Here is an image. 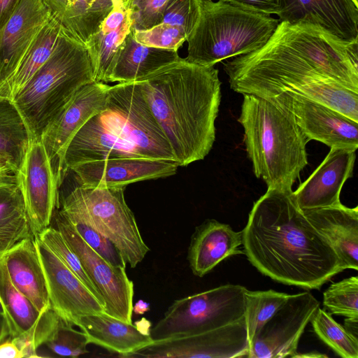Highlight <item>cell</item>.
<instances>
[{"instance_id":"f6af8a7d","label":"cell","mask_w":358,"mask_h":358,"mask_svg":"<svg viewBox=\"0 0 358 358\" xmlns=\"http://www.w3.org/2000/svg\"><path fill=\"white\" fill-rule=\"evenodd\" d=\"M20 0H0V30L11 17Z\"/></svg>"},{"instance_id":"d4e9b609","label":"cell","mask_w":358,"mask_h":358,"mask_svg":"<svg viewBox=\"0 0 358 358\" xmlns=\"http://www.w3.org/2000/svg\"><path fill=\"white\" fill-rule=\"evenodd\" d=\"M331 245L345 269L358 270V207L336 206L302 210Z\"/></svg>"},{"instance_id":"f1b7e54d","label":"cell","mask_w":358,"mask_h":358,"mask_svg":"<svg viewBox=\"0 0 358 358\" xmlns=\"http://www.w3.org/2000/svg\"><path fill=\"white\" fill-rule=\"evenodd\" d=\"M62 27L52 16L34 38L14 71L0 82V96L11 100L48 60L52 52Z\"/></svg>"},{"instance_id":"ab89813d","label":"cell","mask_w":358,"mask_h":358,"mask_svg":"<svg viewBox=\"0 0 358 358\" xmlns=\"http://www.w3.org/2000/svg\"><path fill=\"white\" fill-rule=\"evenodd\" d=\"M135 39L150 47L178 50L187 41V36L179 27L161 22L151 28L135 31Z\"/></svg>"},{"instance_id":"484cf974","label":"cell","mask_w":358,"mask_h":358,"mask_svg":"<svg viewBox=\"0 0 358 358\" xmlns=\"http://www.w3.org/2000/svg\"><path fill=\"white\" fill-rule=\"evenodd\" d=\"M3 260L13 285L41 313L50 309L46 280L34 236L17 241L6 251Z\"/></svg>"},{"instance_id":"4fadbf2b","label":"cell","mask_w":358,"mask_h":358,"mask_svg":"<svg viewBox=\"0 0 358 358\" xmlns=\"http://www.w3.org/2000/svg\"><path fill=\"white\" fill-rule=\"evenodd\" d=\"M266 99L287 111L309 141H317L330 148H358V122L340 112L290 92Z\"/></svg>"},{"instance_id":"603a6c76","label":"cell","mask_w":358,"mask_h":358,"mask_svg":"<svg viewBox=\"0 0 358 358\" xmlns=\"http://www.w3.org/2000/svg\"><path fill=\"white\" fill-rule=\"evenodd\" d=\"M123 157L143 156L108 125L101 113L92 117L69 142L64 156V171L66 173L87 162Z\"/></svg>"},{"instance_id":"5b68a950","label":"cell","mask_w":358,"mask_h":358,"mask_svg":"<svg viewBox=\"0 0 358 358\" xmlns=\"http://www.w3.org/2000/svg\"><path fill=\"white\" fill-rule=\"evenodd\" d=\"M93 81V68L85 46L62 30L48 60L13 99L31 141H40L44 130L76 92Z\"/></svg>"},{"instance_id":"cb8c5ba5","label":"cell","mask_w":358,"mask_h":358,"mask_svg":"<svg viewBox=\"0 0 358 358\" xmlns=\"http://www.w3.org/2000/svg\"><path fill=\"white\" fill-rule=\"evenodd\" d=\"M242 231L214 219L205 220L195 228L188 248L187 259L193 274L203 277L224 259L244 254Z\"/></svg>"},{"instance_id":"8d00e7d4","label":"cell","mask_w":358,"mask_h":358,"mask_svg":"<svg viewBox=\"0 0 358 358\" xmlns=\"http://www.w3.org/2000/svg\"><path fill=\"white\" fill-rule=\"evenodd\" d=\"M323 305L331 315L358 322V277L332 283L323 293Z\"/></svg>"},{"instance_id":"44dd1931","label":"cell","mask_w":358,"mask_h":358,"mask_svg":"<svg viewBox=\"0 0 358 358\" xmlns=\"http://www.w3.org/2000/svg\"><path fill=\"white\" fill-rule=\"evenodd\" d=\"M52 15L43 0H20L0 30V82L15 69Z\"/></svg>"},{"instance_id":"60d3db41","label":"cell","mask_w":358,"mask_h":358,"mask_svg":"<svg viewBox=\"0 0 358 358\" xmlns=\"http://www.w3.org/2000/svg\"><path fill=\"white\" fill-rule=\"evenodd\" d=\"M201 2V0H171L164 11L162 22L179 27L188 38L199 18Z\"/></svg>"},{"instance_id":"83f0119b","label":"cell","mask_w":358,"mask_h":358,"mask_svg":"<svg viewBox=\"0 0 358 358\" xmlns=\"http://www.w3.org/2000/svg\"><path fill=\"white\" fill-rule=\"evenodd\" d=\"M180 58L178 50L150 47L138 43L131 30L116 54L108 82L138 81Z\"/></svg>"},{"instance_id":"8992f818","label":"cell","mask_w":358,"mask_h":358,"mask_svg":"<svg viewBox=\"0 0 358 358\" xmlns=\"http://www.w3.org/2000/svg\"><path fill=\"white\" fill-rule=\"evenodd\" d=\"M279 24L271 15L224 0H201L200 15L188 36L185 59L214 66L229 57L255 51L268 41Z\"/></svg>"},{"instance_id":"3957f363","label":"cell","mask_w":358,"mask_h":358,"mask_svg":"<svg viewBox=\"0 0 358 358\" xmlns=\"http://www.w3.org/2000/svg\"><path fill=\"white\" fill-rule=\"evenodd\" d=\"M224 70L231 89L294 76L331 78L358 92V41L311 24L281 22L264 45L226 62Z\"/></svg>"},{"instance_id":"4316f807","label":"cell","mask_w":358,"mask_h":358,"mask_svg":"<svg viewBox=\"0 0 358 358\" xmlns=\"http://www.w3.org/2000/svg\"><path fill=\"white\" fill-rule=\"evenodd\" d=\"M75 326L87 335L90 344L101 346L121 357L154 343L151 336L143 333L136 324L105 313L82 316Z\"/></svg>"},{"instance_id":"2e32d148","label":"cell","mask_w":358,"mask_h":358,"mask_svg":"<svg viewBox=\"0 0 358 358\" xmlns=\"http://www.w3.org/2000/svg\"><path fill=\"white\" fill-rule=\"evenodd\" d=\"M265 99L290 92L327 106L358 122V92L323 77L282 76L240 85L233 90Z\"/></svg>"},{"instance_id":"11a10c76","label":"cell","mask_w":358,"mask_h":358,"mask_svg":"<svg viewBox=\"0 0 358 358\" xmlns=\"http://www.w3.org/2000/svg\"><path fill=\"white\" fill-rule=\"evenodd\" d=\"M353 1H354V2H355V3L358 4V0H353Z\"/></svg>"},{"instance_id":"d6986e66","label":"cell","mask_w":358,"mask_h":358,"mask_svg":"<svg viewBox=\"0 0 358 358\" xmlns=\"http://www.w3.org/2000/svg\"><path fill=\"white\" fill-rule=\"evenodd\" d=\"M355 150L331 148L312 174L293 194L301 210L341 203L340 194L346 180L352 177Z\"/></svg>"},{"instance_id":"7c38bea8","label":"cell","mask_w":358,"mask_h":358,"mask_svg":"<svg viewBox=\"0 0 358 358\" xmlns=\"http://www.w3.org/2000/svg\"><path fill=\"white\" fill-rule=\"evenodd\" d=\"M250 343L245 317L201 334L154 342L127 358L248 357Z\"/></svg>"},{"instance_id":"d6a6232c","label":"cell","mask_w":358,"mask_h":358,"mask_svg":"<svg viewBox=\"0 0 358 358\" xmlns=\"http://www.w3.org/2000/svg\"><path fill=\"white\" fill-rule=\"evenodd\" d=\"M73 327L55 312L44 334L43 345L60 357H78L88 353L87 335Z\"/></svg>"},{"instance_id":"74e56055","label":"cell","mask_w":358,"mask_h":358,"mask_svg":"<svg viewBox=\"0 0 358 358\" xmlns=\"http://www.w3.org/2000/svg\"><path fill=\"white\" fill-rule=\"evenodd\" d=\"M35 236L67 266L105 306L101 294L85 273L78 257L66 243L60 231L50 225Z\"/></svg>"},{"instance_id":"836d02e7","label":"cell","mask_w":358,"mask_h":358,"mask_svg":"<svg viewBox=\"0 0 358 358\" xmlns=\"http://www.w3.org/2000/svg\"><path fill=\"white\" fill-rule=\"evenodd\" d=\"M310 322L317 337L340 357H358L357 336L336 322L329 313L319 307Z\"/></svg>"},{"instance_id":"52a82bcc","label":"cell","mask_w":358,"mask_h":358,"mask_svg":"<svg viewBox=\"0 0 358 358\" xmlns=\"http://www.w3.org/2000/svg\"><path fill=\"white\" fill-rule=\"evenodd\" d=\"M124 187L79 185L64 199L62 210L85 221L117 248L125 262L135 268L150 251L136 218L126 203Z\"/></svg>"},{"instance_id":"1f68e13d","label":"cell","mask_w":358,"mask_h":358,"mask_svg":"<svg viewBox=\"0 0 358 358\" xmlns=\"http://www.w3.org/2000/svg\"><path fill=\"white\" fill-rule=\"evenodd\" d=\"M131 27L129 17L117 29L107 32L99 30L85 44L93 68L94 81L108 83L116 54Z\"/></svg>"},{"instance_id":"ffe728a7","label":"cell","mask_w":358,"mask_h":358,"mask_svg":"<svg viewBox=\"0 0 358 358\" xmlns=\"http://www.w3.org/2000/svg\"><path fill=\"white\" fill-rule=\"evenodd\" d=\"M279 22L308 23L348 41H358V4L353 0H281Z\"/></svg>"},{"instance_id":"8fae6325","label":"cell","mask_w":358,"mask_h":358,"mask_svg":"<svg viewBox=\"0 0 358 358\" xmlns=\"http://www.w3.org/2000/svg\"><path fill=\"white\" fill-rule=\"evenodd\" d=\"M320 303L310 292L289 294L250 342V358L293 357Z\"/></svg>"},{"instance_id":"7402d4cb","label":"cell","mask_w":358,"mask_h":358,"mask_svg":"<svg viewBox=\"0 0 358 358\" xmlns=\"http://www.w3.org/2000/svg\"><path fill=\"white\" fill-rule=\"evenodd\" d=\"M0 300L6 318L10 336L24 357H36L41 346V334L48 310L41 313L12 283L4 263L0 260Z\"/></svg>"},{"instance_id":"ee69618b","label":"cell","mask_w":358,"mask_h":358,"mask_svg":"<svg viewBox=\"0 0 358 358\" xmlns=\"http://www.w3.org/2000/svg\"><path fill=\"white\" fill-rule=\"evenodd\" d=\"M23 352L16 343L8 338L0 343V358H22Z\"/></svg>"},{"instance_id":"e0dca14e","label":"cell","mask_w":358,"mask_h":358,"mask_svg":"<svg viewBox=\"0 0 358 358\" xmlns=\"http://www.w3.org/2000/svg\"><path fill=\"white\" fill-rule=\"evenodd\" d=\"M34 238L51 308L73 326L82 316L105 313L104 305L82 281L36 236Z\"/></svg>"},{"instance_id":"7a4b0ae2","label":"cell","mask_w":358,"mask_h":358,"mask_svg":"<svg viewBox=\"0 0 358 358\" xmlns=\"http://www.w3.org/2000/svg\"><path fill=\"white\" fill-rule=\"evenodd\" d=\"M218 73L180 58L138 80L179 166L203 159L213 147L221 100Z\"/></svg>"},{"instance_id":"f35d334b","label":"cell","mask_w":358,"mask_h":358,"mask_svg":"<svg viewBox=\"0 0 358 358\" xmlns=\"http://www.w3.org/2000/svg\"><path fill=\"white\" fill-rule=\"evenodd\" d=\"M61 210L85 243L106 262L126 268L127 263L115 245L89 224L78 217Z\"/></svg>"},{"instance_id":"7bdbcfd3","label":"cell","mask_w":358,"mask_h":358,"mask_svg":"<svg viewBox=\"0 0 358 358\" xmlns=\"http://www.w3.org/2000/svg\"><path fill=\"white\" fill-rule=\"evenodd\" d=\"M243 8L271 15H278L280 10L281 0H224Z\"/></svg>"},{"instance_id":"db71d44e","label":"cell","mask_w":358,"mask_h":358,"mask_svg":"<svg viewBox=\"0 0 358 358\" xmlns=\"http://www.w3.org/2000/svg\"><path fill=\"white\" fill-rule=\"evenodd\" d=\"M0 314L4 315V311H3V306L1 302V300H0Z\"/></svg>"},{"instance_id":"d590c367","label":"cell","mask_w":358,"mask_h":358,"mask_svg":"<svg viewBox=\"0 0 358 358\" xmlns=\"http://www.w3.org/2000/svg\"><path fill=\"white\" fill-rule=\"evenodd\" d=\"M0 233L33 236L18 184L0 187Z\"/></svg>"},{"instance_id":"5bb4252c","label":"cell","mask_w":358,"mask_h":358,"mask_svg":"<svg viewBox=\"0 0 358 358\" xmlns=\"http://www.w3.org/2000/svg\"><path fill=\"white\" fill-rule=\"evenodd\" d=\"M109 85L93 81L80 87L43 132L40 141L50 159L59 186L66 172V149L78 130L106 107Z\"/></svg>"},{"instance_id":"30bf717a","label":"cell","mask_w":358,"mask_h":358,"mask_svg":"<svg viewBox=\"0 0 358 358\" xmlns=\"http://www.w3.org/2000/svg\"><path fill=\"white\" fill-rule=\"evenodd\" d=\"M56 228L78 257L85 273L101 294L105 313L132 323L134 282L125 268L111 265L80 237L62 211L54 213Z\"/></svg>"},{"instance_id":"bcb514c9","label":"cell","mask_w":358,"mask_h":358,"mask_svg":"<svg viewBox=\"0 0 358 358\" xmlns=\"http://www.w3.org/2000/svg\"><path fill=\"white\" fill-rule=\"evenodd\" d=\"M23 238L25 237L21 234L0 233V260L13 244Z\"/></svg>"},{"instance_id":"4dcf8cb0","label":"cell","mask_w":358,"mask_h":358,"mask_svg":"<svg viewBox=\"0 0 358 358\" xmlns=\"http://www.w3.org/2000/svg\"><path fill=\"white\" fill-rule=\"evenodd\" d=\"M31 141L30 131L13 100L0 96V155L17 172Z\"/></svg>"},{"instance_id":"816d5d0a","label":"cell","mask_w":358,"mask_h":358,"mask_svg":"<svg viewBox=\"0 0 358 358\" xmlns=\"http://www.w3.org/2000/svg\"><path fill=\"white\" fill-rule=\"evenodd\" d=\"M150 310V303L142 300L139 299L136 303L133 306L132 311L136 315H143L145 313Z\"/></svg>"},{"instance_id":"9c48e42d","label":"cell","mask_w":358,"mask_h":358,"mask_svg":"<svg viewBox=\"0 0 358 358\" xmlns=\"http://www.w3.org/2000/svg\"><path fill=\"white\" fill-rule=\"evenodd\" d=\"M101 114L108 125L143 157L176 162L138 81L109 86Z\"/></svg>"},{"instance_id":"ac0fdd59","label":"cell","mask_w":358,"mask_h":358,"mask_svg":"<svg viewBox=\"0 0 358 358\" xmlns=\"http://www.w3.org/2000/svg\"><path fill=\"white\" fill-rule=\"evenodd\" d=\"M178 166L171 160L123 157L87 162L70 170L81 186L122 188L130 183L171 176Z\"/></svg>"},{"instance_id":"f907efd6","label":"cell","mask_w":358,"mask_h":358,"mask_svg":"<svg viewBox=\"0 0 358 358\" xmlns=\"http://www.w3.org/2000/svg\"><path fill=\"white\" fill-rule=\"evenodd\" d=\"M18 184L17 175L0 173V187Z\"/></svg>"},{"instance_id":"681fc988","label":"cell","mask_w":358,"mask_h":358,"mask_svg":"<svg viewBox=\"0 0 358 358\" xmlns=\"http://www.w3.org/2000/svg\"><path fill=\"white\" fill-rule=\"evenodd\" d=\"M0 173L17 175V171L3 155H0Z\"/></svg>"},{"instance_id":"c3c4849f","label":"cell","mask_w":358,"mask_h":358,"mask_svg":"<svg viewBox=\"0 0 358 358\" xmlns=\"http://www.w3.org/2000/svg\"><path fill=\"white\" fill-rule=\"evenodd\" d=\"M10 336L9 327L4 315L0 314V343Z\"/></svg>"},{"instance_id":"277c9868","label":"cell","mask_w":358,"mask_h":358,"mask_svg":"<svg viewBox=\"0 0 358 358\" xmlns=\"http://www.w3.org/2000/svg\"><path fill=\"white\" fill-rule=\"evenodd\" d=\"M238 122L247 155L267 188L291 190L308 164L309 141L285 110L265 98L243 94Z\"/></svg>"},{"instance_id":"e575fe53","label":"cell","mask_w":358,"mask_h":358,"mask_svg":"<svg viewBox=\"0 0 358 358\" xmlns=\"http://www.w3.org/2000/svg\"><path fill=\"white\" fill-rule=\"evenodd\" d=\"M289 294L273 289L245 292V320L249 343Z\"/></svg>"},{"instance_id":"f5cc1de1","label":"cell","mask_w":358,"mask_h":358,"mask_svg":"<svg viewBox=\"0 0 358 358\" xmlns=\"http://www.w3.org/2000/svg\"><path fill=\"white\" fill-rule=\"evenodd\" d=\"M327 356L317 352H310L303 355L296 354L293 357H327Z\"/></svg>"},{"instance_id":"ba28073f","label":"cell","mask_w":358,"mask_h":358,"mask_svg":"<svg viewBox=\"0 0 358 358\" xmlns=\"http://www.w3.org/2000/svg\"><path fill=\"white\" fill-rule=\"evenodd\" d=\"M240 285L227 284L177 300L150 330L154 342L213 330L245 316V292Z\"/></svg>"},{"instance_id":"7dc6e473","label":"cell","mask_w":358,"mask_h":358,"mask_svg":"<svg viewBox=\"0 0 358 358\" xmlns=\"http://www.w3.org/2000/svg\"><path fill=\"white\" fill-rule=\"evenodd\" d=\"M48 7L52 16L57 20H59L63 15L69 0H43Z\"/></svg>"},{"instance_id":"b9f144b4","label":"cell","mask_w":358,"mask_h":358,"mask_svg":"<svg viewBox=\"0 0 358 358\" xmlns=\"http://www.w3.org/2000/svg\"><path fill=\"white\" fill-rule=\"evenodd\" d=\"M171 0H131L132 29L144 30L162 22L164 11Z\"/></svg>"},{"instance_id":"f546056e","label":"cell","mask_w":358,"mask_h":358,"mask_svg":"<svg viewBox=\"0 0 358 358\" xmlns=\"http://www.w3.org/2000/svg\"><path fill=\"white\" fill-rule=\"evenodd\" d=\"M113 6L112 0H69L58 22L66 34L85 45Z\"/></svg>"},{"instance_id":"6da1fadb","label":"cell","mask_w":358,"mask_h":358,"mask_svg":"<svg viewBox=\"0 0 358 358\" xmlns=\"http://www.w3.org/2000/svg\"><path fill=\"white\" fill-rule=\"evenodd\" d=\"M242 241L252 265L285 285L320 289L345 270L330 243L299 208L292 189L267 188L253 204Z\"/></svg>"},{"instance_id":"9a60e30c","label":"cell","mask_w":358,"mask_h":358,"mask_svg":"<svg viewBox=\"0 0 358 358\" xmlns=\"http://www.w3.org/2000/svg\"><path fill=\"white\" fill-rule=\"evenodd\" d=\"M17 178L30 229L35 236L51 224L59 187L50 159L41 141H31Z\"/></svg>"}]
</instances>
